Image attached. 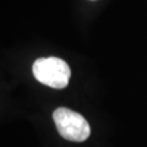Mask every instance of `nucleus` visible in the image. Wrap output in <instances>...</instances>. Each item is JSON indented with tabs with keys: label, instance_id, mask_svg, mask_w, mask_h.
I'll use <instances>...</instances> for the list:
<instances>
[{
	"label": "nucleus",
	"instance_id": "obj_1",
	"mask_svg": "<svg viewBox=\"0 0 147 147\" xmlns=\"http://www.w3.org/2000/svg\"><path fill=\"white\" fill-rule=\"evenodd\" d=\"M32 71L37 81L57 90L65 88L71 76L67 63L55 57L37 59L32 66Z\"/></svg>",
	"mask_w": 147,
	"mask_h": 147
},
{
	"label": "nucleus",
	"instance_id": "obj_2",
	"mask_svg": "<svg viewBox=\"0 0 147 147\" xmlns=\"http://www.w3.org/2000/svg\"><path fill=\"white\" fill-rule=\"evenodd\" d=\"M53 119L58 132L65 140L82 142L88 139L91 134L90 124L80 113L60 107L54 110Z\"/></svg>",
	"mask_w": 147,
	"mask_h": 147
}]
</instances>
